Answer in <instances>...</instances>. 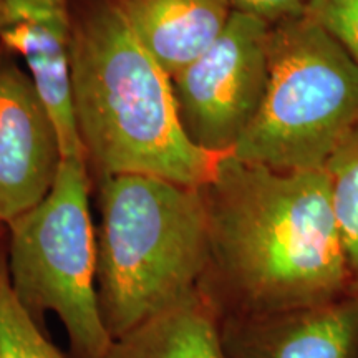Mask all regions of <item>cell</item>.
Wrapping results in <instances>:
<instances>
[{"label": "cell", "instance_id": "1", "mask_svg": "<svg viewBox=\"0 0 358 358\" xmlns=\"http://www.w3.org/2000/svg\"><path fill=\"white\" fill-rule=\"evenodd\" d=\"M201 189L211 237L206 280L213 279L232 317L353 294L325 169L277 171L227 153Z\"/></svg>", "mask_w": 358, "mask_h": 358}, {"label": "cell", "instance_id": "2", "mask_svg": "<svg viewBox=\"0 0 358 358\" xmlns=\"http://www.w3.org/2000/svg\"><path fill=\"white\" fill-rule=\"evenodd\" d=\"M71 103L85 156L103 176L148 174L203 187L224 156L187 136L171 77L111 0L73 22Z\"/></svg>", "mask_w": 358, "mask_h": 358}, {"label": "cell", "instance_id": "3", "mask_svg": "<svg viewBox=\"0 0 358 358\" xmlns=\"http://www.w3.org/2000/svg\"><path fill=\"white\" fill-rule=\"evenodd\" d=\"M96 294L111 338L204 284L211 237L201 187L148 174L103 178Z\"/></svg>", "mask_w": 358, "mask_h": 358}, {"label": "cell", "instance_id": "4", "mask_svg": "<svg viewBox=\"0 0 358 358\" xmlns=\"http://www.w3.org/2000/svg\"><path fill=\"white\" fill-rule=\"evenodd\" d=\"M358 128V65L303 13L271 30L261 108L231 155L277 171L324 169Z\"/></svg>", "mask_w": 358, "mask_h": 358}, {"label": "cell", "instance_id": "5", "mask_svg": "<svg viewBox=\"0 0 358 358\" xmlns=\"http://www.w3.org/2000/svg\"><path fill=\"white\" fill-rule=\"evenodd\" d=\"M8 224V279L24 307L52 312L82 358H101L113 338L96 294V232L87 156L62 158L50 192Z\"/></svg>", "mask_w": 358, "mask_h": 358}, {"label": "cell", "instance_id": "6", "mask_svg": "<svg viewBox=\"0 0 358 358\" xmlns=\"http://www.w3.org/2000/svg\"><path fill=\"white\" fill-rule=\"evenodd\" d=\"M272 27L232 12L211 47L174 75L179 118L187 136L227 155L248 129L267 88Z\"/></svg>", "mask_w": 358, "mask_h": 358}, {"label": "cell", "instance_id": "7", "mask_svg": "<svg viewBox=\"0 0 358 358\" xmlns=\"http://www.w3.org/2000/svg\"><path fill=\"white\" fill-rule=\"evenodd\" d=\"M62 163L57 127L29 71L0 60V222H10L52 189Z\"/></svg>", "mask_w": 358, "mask_h": 358}, {"label": "cell", "instance_id": "8", "mask_svg": "<svg viewBox=\"0 0 358 358\" xmlns=\"http://www.w3.org/2000/svg\"><path fill=\"white\" fill-rule=\"evenodd\" d=\"M69 0H0V45L17 53L50 111L62 158L85 156L71 103Z\"/></svg>", "mask_w": 358, "mask_h": 358}, {"label": "cell", "instance_id": "9", "mask_svg": "<svg viewBox=\"0 0 358 358\" xmlns=\"http://www.w3.org/2000/svg\"><path fill=\"white\" fill-rule=\"evenodd\" d=\"M222 334L231 358H358V297L231 317Z\"/></svg>", "mask_w": 358, "mask_h": 358}, {"label": "cell", "instance_id": "10", "mask_svg": "<svg viewBox=\"0 0 358 358\" xmlns=\"http://www.w3.org/2000/svg\"><path fill=\"white\" fill-rule=\"evenodd\" d=\"M169 77L208 50L232 15L229 0H111Z\"/></svg>", "mask_w": 358, "mask_h": 358}, {"label": "cell", "instance_id": "11", "mask_svg": "<svg viewBox=\"0 0 358 358\" xmlns=\"http://www.w3.org/2000/svg\"><path fill=\"white\" fill-rule=\"evenodd\" d=\"M101 358H231L219 303L203 284L111 342Z\"/></svg>", "mask_w": 358, "mask_h": 358}, {"label": "cell", "instance_id": "12", "mask_svg": "<svg viewBox=\"0 0 358 358\" xmlns=\"http://www.w3.org/2000/svg\"><path fill=\"white\" fill-rule=\"evenodd\" d=\"M340 241L348 264L352 292L358 297V128L324 168Z\"/></svg>", "mask_w": 358, "mask_h": 358}, {"label": "cell", "instance_id": "13", "mask_svg": "<svg viewBox=\"0 0 358 358\" xmlns=\"http://www.w3.org/2000/svg\"><path fill=\"white\" fill-rule=\"evenodd\" d=\"M0 358H64L35 325L0 267Z\"/></svg>", "mask_w": 358, "mask_h": 358}, {"label": "cell", "instance_id": "14", "mask_svg": "<svg viewBox=\"0 0 358 358\" xmlns=\"http://www.w3.org/2000/svg\"><path fill=\"white\" fill-rule=\"evenodd\" d=\"M306 13L329 30L358 65V0H310Z\"/></svg>", "mask_w": 358, "mask_h": 358}, {"label": "cell", "instance_id": "15", "mask_svg": "<svg viewBox=\"0 0 358 358\" xmlns=\"http://www.w3.org/2000/svg\"><path fill=\"white\" fill-rule=\"evenodd\" d=\"M229 3L232 12L256 17L274 27L280 22L303 15L310 0H229Z\"/></svg>", "mask_w": 358, "mask_h": 358}]
</instances>
